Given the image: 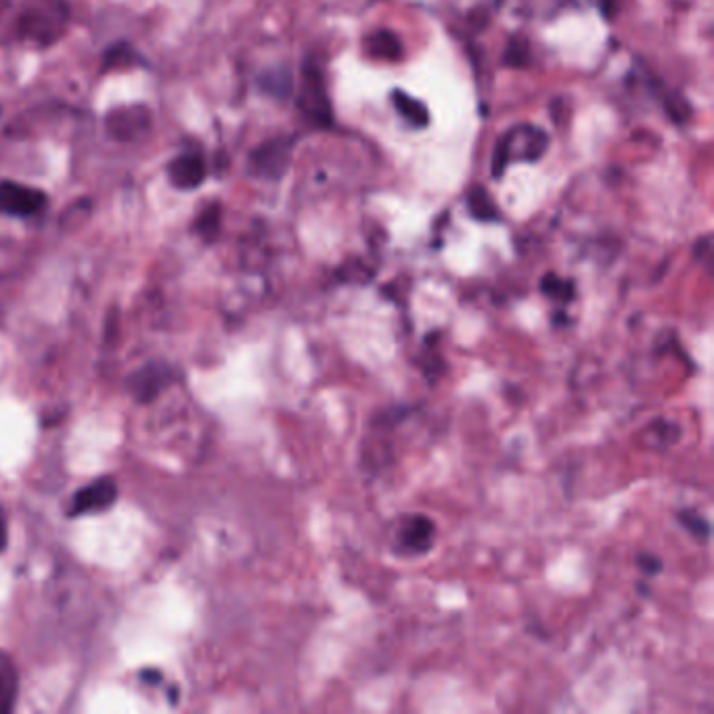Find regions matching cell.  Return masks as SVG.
Here are the masks:
<instances>
[{
    "label": "cell",
    "instance_id": "1",
    "mask_svg": "<svg viewBox=\"0 0 714 714\" xmlns=\"http://www.w3.org/2000/svg\"><path fill=\"white\" fill-rule=\"evenodd\" d=\"M549 147V137L545 130L536 126L522 124L516 126L514 130L507 132L501 138V143L495 149V163H492V174L498 176L511 160L516 162H536L541 160Z\"/></svg>",
    "mask_w": 714,
    "mask_h": 714
},
{
    "label": "cell",
    "instance_id": "2",
    "mask_svg": "<svg viewBox=\"0 0 714 714\" xmlns=\"http://www.w3.org/2000/svg\"><path fill=\"white\" fill-rule=\"evenodd\" d=\"M118 501V484L116 480L105 476L97 478L94 482H91L84 489H80L75 492L72 498V505H69L67 516L80 517V516H93L101 514V511H107L113 507Z\"/></svg>",
    "mask_w": 714,
    "mask_h": 714
},
{
    "label": "cell",
    "instance_id": "3",
    "mask_svg": "<svg viewBox=\"0 0 714 714\" xmlns=\"http://www.w3.org/2000/svg\"><path fill=\"white\" fill-rule=\"evenodd\" d=\"M292 147L294 143L289 138L267 141L251 154L250 170L256 176H262V179H281L289 166V160H292Z\"/></svg>",
    "mask_w": 714,
    "mask_h": 714
},
{
    "label": "cell",
    "instance_id": "4",
    "mask_svg": "<svg viewBox=\"0 0 714 714\" xmlns=\"http://www.w3.org/2000/svg\"><path fill=\"white\" fill-rule=\"evenodd\" d=\"M300 110L304 111L314 124L319 126L331 124L330 99H327L323 78H321L317 67L311 66L304 67V80H302V91H300Z\"/></svg>",
    "mask_w": 714,
    "mask_h": 714
},
{
    "label": "cell",
    "instance_id": "5",
    "mask_svg": "<svg viewBox=\"0 0 714 714\" xmlns=\"http://www.w3.org/2000/svg\"><path fill=\"white\" fill-rule=\"evenodd\" d=\"M47 206V195L38 189L17 185V182H0V214L9 216H34Z\"/></svg>",
    "mask_w": 714,
    "mask_h": 714
},
{
    "label": "cell",
    "instance_id": "6",
    "mask_svg": "<svg viewBox=\"0 0 714 714\" xmlns=\"http://www.w3.org/2000/svg\"><path fill=\"white\" fill-rule=\"evenodd\" d=\"M436 539V526L434 522L426 516H413L407 517L404 524L398 530L396 551L401 555H423L428 553L434 545Z\"/></svg>",
    "mask_w": 714,
    "mask_h": 714
},
{
    "label": "cell",
    "instance_id": "7",
    "mask_svg": "<svg viewBox=\"0 0 714 714\" xmlns=\"http://www.w3.org/2000/svg\"><path fill=\"white\" fill-rule=\"evenodd\" d=\"M172 379V371L163 363H149L128 377V388L138 402H149L166 388Z\"/></svg>",
    "mask_w": 714,
    "mask_h": 714
},
{
    "label": "cell",
    "instance_id": "8",
    "mask_svg": "<svg viewBox=\"0 0 714 714\" xmlns=\"http://www.w3.org/2000/svg\"><path fill=\"white\" fill-rule=\"evenodd\" d=\"M168 176L174 187L179 189H195L206 179V166L198 155H181L170 163Z\"/></svg>",
    "mask_w": 714,
    "mask_h": 714
},
{
    "label": "cell",
    "instance_id": "9",
    "mask_svg": "<svg viewBox=\"0 0 714 714\" xmlns=\"http://www.w3.org/2000/svg\"><path fill=\"white\" fill-rule=\"evenodd\" d=\"M128 126L130 138H135L138 132L149 126L147 111L141 110V107H128V110H118L107 119V128L116 138H128Z\"/></svg>",
    "mask_w": 714,
    "mask_h": 714
},
{
    "label": "cell",
    "instance_id": "10",
    "mask_svg": "<svg viewBox=\"0 0 714 714\" xmlns=\"http://www.w3.org/2000/svg\"><path fill=\"white\" fill-rule=\"evenodd\" d=\"M19 692V674L13 658L6 652H0V714L13 710Z\"/></svg>",
    "mask_w": 714,
    "mask_h": 714
},
{
    "label": "cell",
    "instance_id": "11",
    "mask_svg": "<svg viewBox=\"0 0 714 714\" xmlns=\"http://www.w3.org/2000/svg\"><path fill=\"white\" fill-rule=\"evenodd\" d=\"M366 50L373 57H379V59H388V61H394L401 57V40L392 34V31H377V34H373L369 40H366Z\"/></svg>",
    "mask_w": 714,
    "mask_h": 714
},
{
    "label": "cell",
    "instance_id": "12",
    "mask_svg": "<svg viewBox=\"0 0 714 714\" xmlns=\"http://www.w3.org/2000/svg\"><path fill=\"white\" fill-rule=\"evenodd\" d=\"M392 99H394V107L401 111V116L407 118L410 124L426 126L429 122V113L426 110V105L419 103V101L410 99L409 94H404L401 91H396L394 94H392Z\"/></svg>",
    "mask_w": 714,
    "mask_h": 714
},
{
    "label": "cell",
    "instance_id": "13",
    "mask_svg": "<svg viewBox=\"0 0 714 714\" xmlns=\"http://www.w3.org/2000/svg\"><path fill=\"white\" fill-rule=\"evenodd\" d=\"M467 206H470V212L478 220H495L498 216L495 201H492L490 193L484 187H473L467 193Z\"/></svg>",
    "mask_w": 714,
    "mask_h": 714
},
{
    "label": "cell",
    "instance_id": "14",
    "mask_svg": "<svg viewBox=\"0 0 714 714\" xmlns=\"http://www.w3.org/2000/svg\"><path fill=\"white\" fill-rule=\"evenodd\" d=\"M260 88L273 94V97L283 99L292 93V75H289L287 69H273V72L262 75Z\"/></svg>",
    "mask_w": 714,
    "mask_h": 714
},
{
    "label": "cell",
    "instance_id": "15",
    "mask_svg": "<svg viewBox=\"0 0 714 714\" xmlns=\"http://www.w3.org/2000/svg\"><path fill=\"white\" fill-rule=\"evenodd\" d=\"M542 294L549 295V298L560 300V302H570L574 300V283L568 279H561L558 275H545L541 281Z\"/></svg>",
    "mask_w": 714,
    "mask_h": 714
},
{
    "label": "cell",
    "instance_id": "16",
    "mask_svg": "<svg viewBox=\"0 0 714 714\" xmlns=\"http://www.w3.org/2000/svg\"><path fill=\"white\" fill-rule=\"evenodd\" d=\"M218 229H220V207L218 206L206 207L198 220V233L204 239H207V242H212V239L218 235Z\"/></svg>",
    "mask_w": 714,
    "mask_h": 714
},
{
    "label": "cell",
    "instance_id": "17",
    "mask_svg": "<svg viewBox=\"0 0 714 714\" xmlns=\"http://www.w3.org/2000/svg\"><path fill=\"white\" fill-rule=\"evenodd\" d=\"M679 522L683 524L693 536H700V539H706V536L710 534L709 520L696 514V511H679Z\"/></svg>",
    "mask_w": 714,
    "mask_h": 714
},
{
    "label": "cell",
    "instance_id": "18",
    "mask_svg": "<svg viewBox=\"0 0 714 714\" xmlns=\"http://www.w3.org/2000/svg\"><path fill=\"white\" fill-rule=\"evenodd\" d=\"M132 57V50L126 47V44H118V47H113L111 50H107V57H105V67H113V66H128Z\"/></svg>",
    "mask_w": 714,
    "mask_h": 714
},
{
    "label": "cell",
    "instance_id": "19",
    "mask_svg": "<svg viewBox=\"0 0 714 714\" xmlns=\"http://www.w3.org/2000/svg\"><path fill=\"white\" fill-rule=\"evenodd\" d=\"M637 564H639L641 570L648 574H656L662 570L660 558H656V555H652V553H641L639 558H637Z\"/></svg>",
    "mask_w": 714,
    "mask_h": 714
},
{
    "label": "cell",
    "instance_id": "20",
    "mask_svg": "<svg viewBox=\"0 0 714 714\" xmlns=\"http://www.w3.org/2000/svg\"><path fill=\"white\" fill-rule=\"evenodd\" d=\"M6 539H9V530H6V516H4V511L0 509V553L4 551Z\"/></svg>",
    "mask_w": 714,
    "mask_h": 714
},
{
    "label": "cell",
    "instance_id": "21",
    "mask_svg": "<svg viewBox=\"0 0 714 714\" xmlns=\"http://www.w3.org/2000/svg\"><path fill=\"white\" fill-rule=\"evenodd\" d=\"M614 3H616V0H599V4H602V9H604L605 15H610L612 9H614Z\"/></svg>",
    "mask_w": 714,
    "mask_h": 714
}]
</instances>
